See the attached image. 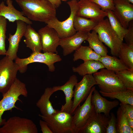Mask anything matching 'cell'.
I'll use <instances>...</instances> for the list:
<instances>
[{"mask_svg":"<svg viewBox=\"0 0 133 133\" xmlns=\"http://www.w3.org/2000/svg\"><path fill=\"white\" fill-rule=\"evenodd\" d=\"M24 15L31 20L46 22L56 17V8L48 0H16Z\"/></svg>","mask_w":133,"mask_h":133,"instance_id":"cell-1","label":"cell"},{"mask_svg":"<svg viewBox=\"0 0 133 133\" xmlns=\"http://www.w3.org/2000/svg\"><path fill=\"white\" fill-rule=\"evenodd\" d=\"M28 91L25 84L17 78L8 91L0 100V126L3 125L6 121L2 116L5 111L15 108L21 110L16 105L18 100L21 101L19 97L21 95L25 97L28 96Z\"/></svg>","mask_w":133,"mask_h":133,"instance_id":"cell-2","label":"cell"},{"mask_svg":"<svg viewBox=\"0 0 133 133\" xmlns=\"http://www.w3.org/2000/svg\"><path fill=\"white\" fill-rule=\"evenodd\" d=\"M100 40L110 49L111 53L118 57L123 43L111 27L108 18L99 22L94 28Z\"/></svg>","mask_w":133,"mask_h":133,"instance_id":"cell-3","label":"cell"},{"mask_svg":"<svg viewBox=\"0 0 133 133\" xmlns=\"http://www.w3.org/2000/svg\"><path fill=\"white\" fill-rule=\"evenodd\" d=\"M38 115L46 123L53 133H75L72 115L69 113L58 110L49 117Z\"/></svg>","mask_w":133,"mask_h":133,"instance_id":"cell-4","label":"cell"},{"mask_svg":"<svg viewBox=\"0 0 133 133\" xmlns=\"http://www.w3.org/2000/svg\"><path fill=\"white\" fill-rule=\"evenodd\" d=\"M78 2L77 0H72L67 2L70 12L69 16L66 20L60 21L55 17L45 23L47 26L56 31L60 39L70 36L77 32L74 28L73 23L78 9Z\"/></svg>","mask_w":133,"mask_h":133,"instance_id":"cell-5","label":"cell"},{"mask_svg":"<svg viewBox=\"0 0 133 133\" xmlns=\"http://www.w3.org/2000/svg\"><path fill=\"white\" fill-rule=\"evenodd\" d=\"M100 70L93 74L100 91L110 93L127 90L115 71L105 68Z\"/></svg>","mask_w":133,"mask_h":133,"instance_id":"cell-6","label":"cell"},{"mask_svg":"<svg viewBox=\"0 0 133 133\" xmlns=\"http://www.w3.org/2000/svg\"><path fill=\"white\" fill-rule=\"evenodd\" d=\"M15 62L19 67V71L21 73L24 72L27 69V65L33 63H40L46 65L49 70L51 72L54 71L55 67L54 64L60 61L62 58L57 54L50 52H32L27 58H20L18 57L16 59Z\"/></svg>","mask_w":133,"mask_h":133,"instance_id":"cell-7","label":"cell"},{"mask_svg":"<svg viewBox=\"0 0 133 133\" xmlns=\"http://www.w3.org/2000/svg\"><path fill=\"white\" fill-rule=\"evenodd\" d=\"M19 67L6 56L0 60V93L2 96L9 90L17 78Z\"/></svg>","mask_w":133,"mask_h":133,"instance_id":"cell-8","label":"cell"},{"mask_svg":"<svg viewBox=\"0 0 133 133\" xmlns=\"http://www.w3.org/2000/svg\"><path fill=\"white\" fill-rule=\"evenodd\" d=\"M36 125L32 120L14 116L6 121L0 127V133H37Z\"/></svg>","mask_w":133,"mask_h":133,"instance_id":"cell-9","label":"cell"},{"mask_svg":"<svg viewBox=\"0 0 133 133\" xmlns=\"http://www.w3.org/2000/svg\"><path fill=\"white\" fill-rule=\"evenodd\" d=\"M95 88L94 86L92 88L84 102L82 105H79L73 113V123L75 133H78L95 112L91 102V96Z\"/></svg>","mask_w":133,"mask_h":133,"instance_id":"cell-10","label":"cell"},{"mask_svg":"<svg viewBox=\"0 0 133 133\" xmlns=\"http://www.w3.org/2000/svg\"><path fill=\"white\" fill-rule=\"evenodd\" d=\"M82 80L75 85L73 100L71 113L73 115L76 108L85 100L92 88L97 83L92 75L87 74L83 76Z\"/></svg>","mask_w":133,"mask_h":133,"instance_id":"cell-11","label":"cell"},{"mask_svg":"<svg viewBox=\"0 0 133 133\" xmlns=\"http://www.w3.org/2000/svg\"><path fill=\"white\" fill-rule=\"evenodd\" d=\"M106 11H102L97 4L90 0H79L76 15L98 22L106 17Z\"/></svg>","mask_w":133,"mask_h":133,"instance_id":"cell-12","label":"cell"},{"mask_svg":"<svg viewBox=\"0 0 133 133\" xmlns=\"http://www.w3.org/2000/svg\"><path fill=\"white\" fill-rule=\"evenodd\" d=\"M38 33L40 36L43 52L57 54V48L59 45L60 38L56 31L46 25L39 29Z\"/></svg>","mask_w":133,"mask_h":133,"instance_id":"cell-13","label":"cell"},{"mask_svg":"<svg viewBox=\"0 0 133 133\" xmlns=\"http://www.w3.org/2000/svg\"><path fill=\"white\" fill-rule=\"evenodd\" d=\"M112 11L125 28L127 29L133 20V5L128 0H114Z\"/></svg>","mask_w":133,"mask_h":133,"instance_id":"cell-14","label":"cell"},{"mask_svg":"<svg viewBox=\"0 0 133 133\" xmlns=\"http://www.w3.org/2000/svg\"><path fill=\"white\" fill-rule=\"evenodd\" d=\"M16 21L17 24L16 31L13 35L11 33L9 34L8 38L9 46L5 55L13 61L17 57V53L19 43L24 36L27 25L26 23L21 20H17Z\"/></svg>","mask_w":133,"mask_h":133,"instance_id":"cell-15","label":"cell"},{"mask_svg":"<svg viewBox=\"0 0 133 133\" xmlns=\"http://www.w3.org/2000/svg\"><path fill=\"white\" fill-rule=\"evenodd\" d=\"M109 117L95 112L78 133H106Z\"/></svg>","mask_w":133,"mask_h":133,"instance_id":"cell-16","label":"cell"},{"mask_svg":"<svg viewBox=\"0 0 133 133\" xmlns=\"http://www.w3.org/2000/svg\"><path fill=\"white\" fill-rule=\"evenodd\" d=\"M87 36L88 33L77 31L70 36L60 38L59 45L63 49V55L66 56L78 49L86 40Z\"/></svg>","mask_w":133,"mask_h":133,"instance_id":"cell-17","label":"cell"},{"mask_svg":"<svg viewBox=\"0 0 133 133\" xmlns=\"http://www.w3.org/2000/svg\"><path fill=\"white\" fill-rule=\"evenodd\" d=\"M91 98V102L93 106L95 112L103 113L107 117L110 116V111L117 107L119 104L118 101L115 100L110 101L102 97L95 88Z\"/></svg>","mask_w":133,"mask_h":133,"instance_id":"cell-18","label":"cell"},{"mask_svg":"<svg viewBox=\"0 0 133 133\" xmlns=\"http://www.w3.org/2000/svg\"><path fill=\"white\" fill-rule=\"evenodd\" d=\"M13 3L12 0H6L7 6L3 1L0 3V16L3 17L10 22H14L17 20H21L27 24H32V22L25 17L22 12L16 9Z\"/></svg>","mask_w":133,"mask_h":133,"instance_id":"cell-19","label":"cell"},{"mask_svg":"<svg viewBox=\"0 0 133 133\" xmlns=\"http://www.w3.org/2000/svg\"><path fill=\"white\" fill-rule=\"evenodd\" d=\"M77 76L73 75L69 78V80L63 85L54 86L52 88L54 92L58 91H63L65 96V103L62 105L61 111H65L71 113L73 101L72 99L73 96V89L78 82Z\"/></svg>","mask_w":133,"mask_h":133,"instance_id":"cell-20","label":"cell"},{"mask_svg":"<svg viewBox=\"0 0 133 133\" xmlns=\"http://www.w3.org/2000/svg\"><path fill=\"white\" fill-rule=\"evenodd\" d=\"M54 92L52 88L47 87L44 93L36 103V105L40 109L41 115L45 117H49L56 112L58 110L54 109L50 99Z\"/></svg>","mask_w":133,"mask_h":133,"instance_id":"cell-21","label":"cell"},{"mask_svg":"<svg viewBox=\"0 0 133 133\" xmlns=\"http://www.w3.org/2000/svg\"><path fill=\"white\" fill-rule=\"evenodd\" d=\"M24 36L25 38L24 41L27 47L30 49L32 52H41L42 49L40 35L31 25H27Z\"/></svg>","mask_w":133,"mask_h":133,"instance_id":"cell-22","label":"cell"},{"mask_svg":"<svg viewBox=\"0 0 133 133\" xmlns=\"http://www.w3.org/2000/svg\"><path fill=\"white\" fill-rule=\"evenodd\" d=\"M103 68H105L104 66L99 61L91 60L84 62L77 67H72V70L83 76L87 74L92 75Z\"/></svg>","mask_w":133,"mask_h":133,"instance_id":"cell-23","label":"cell"},{"mask_svg":"<svg viewBox=\"0 0 133 133\" xmlns=\"http://www.w3.org/2000/svg\"><path fill=\"white\" fill-rule=\"evenodd\" d=\"M89 44V46L96 53L101 56L107 54V48L99 39L98 34L94 30L91 33H88L86 40Z\"/></svg>","mask_w":133,"mask_h":133,"instance_id":"cell-24","label":"cell"},{"mask_svg":"<svg viewBox=\"0 0 133 133\" xmlns=\"http://www.w3.org/2000/svg\"><path fill=\"white\" fill-rule=\"evenodd\" d=\"M99 61L108 70L115 72L122 71L129 69L117 57L110 56L107 54L101 56Z\"/></svg>","mask_w":133,"mask_h":133,"instance_id":"cell-25","label":"cell"},{"mask_svg":"<svg viewBox=\"0 0 133 133\" xmlns=\"http://www.w3.org/2000/svg\"><path fill=\"white\" fill-rule=\"evenodd\" d=\"M99 22L90 19L76 15L74 20V27L76 32L88 33L94 28Z\"/></svg>","mask_w":133,"mask_h":133,"instance_id":"cell-26","label":"cell"},{"mask_svg":"<svg viewBox=\"0 0 133 133\" xmlns=\"http://www.w3.org/2000/svg\"><path fill=\"white\" fill-rule=\"evenodd\" d=\"M99 92L103 97L111 99H118L122 104L133 105V90L127 89L110 93H105L100 91Z\"/></svg>","mask_w":133,"mask_h":133,"instance_id":"cell-27","label":"cell"},{"mask_svg":"<svg viewBox=\"0 0 133 133\" xmlns=\"http://www.w3.org/2000/svg\"><path fill=\"white\" fill-rule=\"evenodd\" d=\"M101 56L96 53L89 46H83L75 51L73 60L75 61L81 59L84 62L89 60L99 61Z\"/></svg>","mask_w":133,"mask_h":133,"instance_id":"cell-28","label":"cell"},{"mask_svg":"<svg viewBox=\"0 0 133 133\" xmlns=\"http://www.w3.org/2000/svg\"><path fill=\"white\" fill-rule=\"evenodd\" d=\"M118 57L129 69L133 70V45L123 42Z\"/></svg>","mask_w":133,"mask_h":133,"instance_id":"cell-29","label":"cell"},{"mask_svg":"<svg viewBox=\"0 0 133 133\" xmlns=\"http://www.w3.org/2000/svg\"><path fill=\"white\" fill-rule=\"evenodd\" d=\"M106 12L107 13L106 17H108L111 27L119 38L123 41L125 36L127 32V29L123 27L112 11L108 10Z\"/></svg>","mask_w":133,"mask_h":133,"instance_id":"cell-30","label":"cell"},{"mask_svg":"<svg viewBox=\"0 0 133 133\" xmlns=\"http://www.w3.org/2000/svg\"><path fill=\"white\" fill-rule=\"evenodd\" d=\"M116 128L117 133H133L129 126L127 117L120 106L116 112Z\"/></svg>","mask_w":133,"mask_h":133,"instance_id":"cell-31","label":"cell"},{"mask_svg":"<svg viewBox=\"0 0 133 133\" xmlns=\"http://www.w3.org/2000/svg\"><path fill=\"white\" fill-rule=\"evenodd\" d=\"M127 89L133 90V70L115 72Z\"/></svg>","mask_w":133,"mask_h":133,"instance_id":"cell-32","label":"cell"},{"mask_svg":"<svg viewBox=\"0 0 133 133\" xmlns=\"http://www.w3.org/2000/svg\"><path fill=\"white\" fill-rule=\"evenodd\" d=\"M7 24V19L0 16V55H5L6 53L5 40Z\"/></svg>","mask_w":133,"mask_h":133,"instance_id":"cell-33","label":"cell"},{"mask_svg":"<svg viewBox=\"0 0 133 133\" xmlns=\"http://www.w3.org/2000/svg\"><path fill=\"white\" fill-rule=\"evenodd\" d=\"M98 5L103 11H113L114 9V0H90Z\"/></svg>","mask_w":133,"mask_h":133,"instance_id":"cell-34","label":"cell"},{"mask_svg":"<svg viewBox=\"0 0 133 133\" xmlns=\"http://www.w3.org/2000/svg\"><path fill=\"white\" fill-rule=\"evenodd\" d=\"M116 118L112 112L111 113L106 127V133H117L116 128Z\"/></svg>","mask_w":133,"mask_h":133,"instance_id":"cell-35","label":"cell"},{"mask_svg":"<svg viewBox=\"0 0 133 133\" xmlns=\"http://www.w3.org/2000/svg\"><path fill=\"white\" fill-rule=\"evenodd\" d=\"M127 30V32L124 39L126 44L133 45V21H131L130 23Z\"/></svg>","mask_w":133,"mask_h":133,"instance_id":"cell-36","label":"cell"},{"mask_svg":"<svg viewBox=\"0 0 133 133\" xmlns=\"http://www.w3.org/2000/svg\"><path fill=\"white\" fill-rule=\"evenodd\" d=\"M120 105L127 118L133 119V105L121 103Z\"/></svg>","mask_w":133,"mask_h":133,"instance_id":"cell-37","label":"cell"},{"mask_svg":"<svg viewBox=\"0 0 133 133\" xmlns=\"http://www.w3.org/2000/svg\"><path fill=\"white\" fill-rule=\"evenodd\" d=\"M39 124L43 133H53L46 123L44 120H40Z\"/></svg>","mask_w":133,"mask_h":133,"instance_id":"cell-38","label":"cell"},{"mask_svg":"<svg viewBox=\"0 0 133 133\" xmlns=\"http://www.w3.org/2000/svg\"><path fill=\"white\" fill-rule=\"evenodd\" d=\"M56 9L59 7L61 3V0H48Z\"/></svg>","mask_w":133,"mask_h":133,"instance_id":"cell-39","label":"cell"},{"mask_svg":"<svg viewBox=\"0 0 133 133\" xmlns=\"http://www.w3.org/2000/svg\"><path fill=\"white\" fill-rule=\"evenodd\" d=\"M127 118L128 123L129 126L133 130V119Z\"/></svg>","mask_w":133,"mask_h":133,"instance_id":"cell-40","label":"cell"},{"mask_svg":"<svg viewBox=\"0 0 133 133\" xmlns=\"http://www.w3.org/2000/svg\"><path fill=\"white\" fill-rule=\"evenodd\" d=\"M130 3L133 4V0H128Z\"/></svg>","mask_w":133,"mask_h":133,"instance_id":"cell-41","label":"cell"},{"mask_svg":"<svg viewBox=\"0 0 133 133\" xmlns=\"http://www.w3.org/2000/svg\"><path fill=\"white\" fill-rule=\"evenodd\" d=\"M67 0H61V1H66Z\"/></svg>","mask_w":133,"mask_h":133,"instance_id":"cell-42","label":"cell"},{"mask_svg":"<svg viewBox=\"0 0 133 133\" xmlns=\"http://www.w3.org/2000/svg\"><path fill=\"white\" fill-rule=\"evenodd\" d=\"M78 1H79V0H77Z\"/></svg>","mask_w":133,"mask_h":133,"instance_id":"cell-43","label":"cell"}]
</instances>
